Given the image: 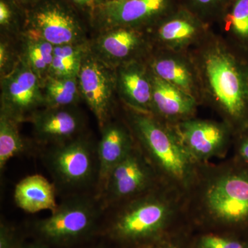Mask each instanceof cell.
<instances>
[{"mask_svg":"<svg viewBox=\"0 0 248 248\" xmlns=\"http://www.w3.org/2000/svg\"><path fill=\"white\" fill-rule=\"evenodd\" d=\"M16 5L11 0H0V26L4 30L14 29L16 23V13L14 6Z\"/></svg>","mask_w":248,"mask_h":248,"instance_id":"f546056e","label":"cell"},{"mask_svg":"<svg viewBox=\"0 0 248 248\" xmlns=\"http://www.w3.org/2000/svg\"><path fill=\"white\" fill-rule=\"evenodd\" d=\"M89 45V42H87L55 46L53 62L48 76L57 78H78L83 58Z\"/></svg>","mask_w":248,"mask_h":248,"instance_id":"7402d4cb","label":"cell"},{"mask_svg":"<svg viewBox=\"0 0 248 248\" xmlns=\"http://www.w3.org/2000/svg\"><path fill=\"white\" fill-rule=\"evenodd\" d=\"M1 91L0 112L19 122L30 120L45 106L42 83L20 55L14 69L1 77Z\"/></svg>","mask_w":248,"mask_h":248,"instance_id":"9c48e42d","label":"cell"},{"mask_svg":"<svg viewBox=\"0 0 248 248\" xmlns=\"http://www.w3.org/2000/svg\"><path fill=\"white\" fill-rule=\"evenodd\" d=\"M45 108L70 107L81 97L77 78L48 76L42 85Z\"/></svg>","mask_w":248,"mask_h":248,"instance_id":"603a6c76","label":"cell"},{"mask_svg":"<svg viewBox=\"0 0 248 248\" xmlns=\"http://www.w3.org/2000/svg\"><path fill=\"white\" fill-rule=\"evenodd\" d=\"M22 38V53L19 55L43 85L53 62L55 46L27 31L23 32Z\"/></svg>","mask_w":248,"mask_h":248,"instance_id":"44dd1931","label":"cell"},{"mask_svg":"<svg viewBox=\"0 0 248 248\" xmlns=\"http://www.w3.org/2000/svg\"><path fill=\"white\" fill-rule=\"evenodd\" d=\"M202 71L207 89L238 132L248 125V58L217 45L205 50Z\"/></svg>","mask_w":248,"mask_h":248,"instance_id":"6da1fadb","label":"cell"},{"mask_svg":"<svg viewBox=\"0 0 248 248\" xmlns=\"http://www.w3.org/2000/svg\"><path fill=\"white\" fill-rule=\"evenodd\" d=\"M206 27V22L179 4L150 28L160 44L178 51L203 35Z\"/></svg>","mask_w":248,"mask_h":248,"instance_id":"4fadbf2b","label":"cell"},{"mask_svg":"<svg viewBox=\"0 0 248 248\" xmlns=\"http://www.w3.org/2000/svg\"><path fill=\"white\" fill-rule=\"evenodd\" d=\"M177 132L194 159H207L217 155L228 138L227 129L208 121L184 120Z\"/></svg>","mask_w":248,"mask_h":248,"instance_id":"2e32d148","label":"cell"},{"mask_svg":"<svg viewBox=\"0 0 248 248\" xmlns=\"http://www.w3.org/2000/svg\"></svg>","mask_w":248,"mask_h":248,"instance_id":"d590c367","label":"cell"},{"mask_svg":"<svg viewBox=\"0 0 248 248\" xmlns=\"http://www.w3.org/2000/svg\"><path fill=\"white\" fill-rule=\"evenodd\" d=\"M151 75L153 115H159L168 120H187L195 110L196 97L160 79L151 71Z\"/></svg>","mask_w":248,"mask_h":248,"instance_id":"ac0fdd59","label":"cell"},{"mask_svg":"<svg viewBox=\"0 0 248 248\" xmlns=\"http://www.w3.org/2000/svg\"><path fill=\"white\" fill-rule=\"evenodd\" d=\"M116 92L132 110L153 115V84L149 67L139 61L116 68Z\"/></svg>","mask_w":248,"mask_h":248,"instance_id":"5bb4252c","label":"cell"},{"mask_svg":"<svg viewBox=\"0 0 248 248\" xmlns=\"http://www.w3.org/2000/svg\"><path fill=\"white\" fill-rule=\"evenodd\" d=\"M149 248H182L176 241L166 239Z\"/></svg>","mask_w":248,"mask_h":248,"instance_id":"d6a6232c","label":"cell"},{"mask_svg":"<svg viewBox=\"0 0 248 248\" xmlns=\"http://www.w3.org/2000/svg\"><path fill=\"white\" fill-rule=\"evenodd\" d=\"M204 204L213 223L248 236V167L236 160L207 187Z\"/></svg>","mask_w":248,"mask_h":248,"instance_id":"277c9868","label":"cell"},{"mask_svg":"<svg viewBox=\"0 0 248 248\" xmlns=\"http://www.w3.org/2000/svg\"><path fill=\"white\" fill-rule=\"evenodd\" d=\"M92 42L91 51L107 66L116 69L125 63L139 61L146 49V40L140 29L118 27L100 31Z\"/></svg>","mask_w":248,"mask_h":248,"instance_id":"8fae6325","label":"cell"},{"mask_svg":"<svg viewBox=\"0 0 248 248\" xmlns=\"http://www.w3.org/2000/svg\"><path fill=\"white\" fill-rule=\"evenodd\" d=\"M25 24V31L53 46L88 42L76 10L64 0H40L27 10Z\"/></svg>","mask_w":248,"mask_h":248,"instance_id":"52a82bcc","label":"cell"},{"mask_svg":"<svg viewBox=\"0 0 248 248\" xmlns=\"http://www.w3.org/2000/svg\"><path fill=\"white\" fill-rule=\"evenodd\" d=\"M102 129L97 153V182L102 192L112 170L130 153L134 146L131 135L122 124L108 122Z\"/></svg>","mask_w":248,"mask_h":248,"instance_id":"e0dca14e","label":"cell"},{"mask_svg":"<svg viewBox=\"0 0 248 248\" xmlns=\"http://www.w3.org/2000/svg\"><path fill=\"white\" fill-rule=\"evenodd\" d=\"M148 67L160 79L196 97L197 76L184 58L165 54L153 59Z\"/></svg>","mask_w":248,"mask_h":248,"instance_id":"ffe728a7","label":"cell"},{"mask_svg":"<svg viewBox=\"0 0 248 248\" xmlns=\"http://www.w3.org/2000/svg\"><path fill=\"white\" fill-rule=\"evenodd\" d=\"M248 236L231 232L220 234L210 233L202 235L195 248H247Z\"/></svg>","mask_w":248,"mask_h":248,"instance_id":"484cf974","label":"cell"},{"mask_svg":"<svg viewBox=\"0 0 248 248\" xmlns=\"http://www.w3.org/2000/svg\"><path fill=\"white\" fill-rule=\"evenodd\" d=\"M55 193V184L41 174H32L18 182L15 187L14 200L16 205L26 213L53 212L58 205Z\"/></svg>","mask_w":248,"mask_h":248,"instance_id":"d6986e66","label":"cell"},{"mask_svg":"<svg viewBox=\"0 0 248 248\" xmlns=\"http://www.w3.org/2000/svg\"><path fill=\"white\" fill-rule=\"evenodd\" d=\"M99 218L94 201L75 196L58 205L50 216L36 221L32 233L36 240L50 247H67L93 236Z\"/></svg>","mask_w":248,"mask_h":248,"instance_id":"5b68a950","label":"cell"},{"mask_svg":"<svg viewBox=\"0 0 248 248\" xmlns=\"http://www.w3.org/2000/svg\"><path fill=\"white\" fill-rule=\"evenodd\" d=\"M177 0H108L91 18L100 31L127 27H151L177 6Z\"/></svg>","mask_w":248,"mask_h":248,"instance_id":"ba28073f","label":"cell"},{"mask_svg":"<svg viewBox=\"0 0 248 248\" xmlns=\"http://www.w3.org/2000/svg\"><path fill=\"white\" fill-rule=\"evenodd\" d=\"M19 8H24L29 10L35 6L40 0H11Z\"/></svg>","mask_w":248,"mask_h":248,"instance_id":"836d02e7","label":"cell"},{"mask_svg":"<svg viewBox=\"0 0 248 248\" xmlns=\"http://www.w3.org/2000/svg\"><path fill=\"white\" fill-rule=\"evenodd\" d=\"M19 58H15L14 51L9 42L1 40L0 44V73L1 77L9 74L17 64Z\"/></svg>","mask_w":248,"mask_h":248,"instance_id":"f1b7e54d","label":"cell"},{"mask_svg":"<svg viewBox=\"0 0 248 248\" xmlns=\"http://www.w3.org/2000/svg\"><path fill=\"white\" fill-rule=\"evenodd\" d=\"M48 169L62 188L79 190L98 175L97 148L84 138L53 145L46 154Z\"/></svg>","mask_w":248,"mask_h":248,"instance_id":"8992f818","label":"cell"},{"mask_svg":"<svg viewBox=\"0 0 248 248\" xmlns=\"http://www.w3.org/2000/svg\"><path fill=\"white\" fill-rule=\"evenodd\" d=\"M232 0H182V6L206 22L209 18L221 19Z\"/></svg>","mask_w":248,"mask_h":248,"instance_id":"4316f807","label":"cell"},{"mask_svg":"<svg viewBox=\"0 0 248 248\" xmlns=\"http://www.w3.org/2000/svg\"><path fill=\"white\" fill-rule=\"evenodd\" d=\"M221 19L227 32L248 56V0H232Z\"/></svg>","mask_w":248,"mask_h":248,"instance_id":"cb8c5ba5","label":"cell"},{"mask_svg":"<svg viewBox=\"0 0 248 248\" xmlns=\"http://www.w3.org/2000/svg\"><path fill=\"white\" fill-rule=\"evenodd\" d=\"M130 122L134 133L158 169L174 182L186 185L192 176L194 159L177 132L165 126L154 115L133 110Z\"/></svg>","mask_w":248,"mask_h":248,"instance_id":"3957f363","label":"cell"},{"mask_svg":"<svg viewBox=\"0 0 248 248\" xmlns=\"http://www.w3.org/2000/svg\"><path fill=\"white\" fill-rule=\"evenodd\" d=\"M24 241L16 228L9 223H0V248H22Z\"/></svg>","mask_w":248,"mask_h":248,"instance_id":"83f0119b","label":"cell"},{"mask_svg":"<svg viewBox=\"0 0 248 248\" xmlns=\"http://www.w3.org/2000/svg\"><path fill=\"white\" fill-rule=\"evenodd\" d=\"M151 182L149 165L134 147L112 170L102 193L107 203L118 202L141 194L148 189Z\"/></svg>","mask_w":248,"mask_h":248,"instance_id":"7c38bea8","label":"cell"},{"mask_svg":"<svg viewBox=\"0 0 248 248\" xmlns=\"http://www.w3.org/2000/svg\"><path fill=\"white\" fill-rule=\"evenodd\" d=\"M22 248H52V247L36 240L33 242L24 243Z\"/></svg>","mask_w":248,"mask_h":248,"instance_id":"e575fe53","label":"cell"},{"mask_svg":"<svg viewBox=\"0 0 248 248\" xmlns=\"http://www.w3.org/2000/svg\"><path fill=\"white\" fill-rule=\"evenodd\" d=\"M238 133L237 160L248 167V125Z\"/></svg>","mask_w":248,"mask_h":248,"instance_id":"1f68e13d","label":"cell"},{"mask_svg":"<svg viewBox=\"0 0 248 248\" xmlns=\"http://www.w3.org/2000/svg\"><path fill=\"white\" fill-rule=\"evenodd\" d=\"M78 80L81 97L94 114L99 127L104 128L108 123L116 92L115 69L97 58L89 45Z\"/></svg>","mask_w":248,"mask_h":248,"instance_id":"30bf717a","label":"cell"},{"mask_svg":"<svg viewBox=\"0 0 248 248\" xmlns=\"http://www.w3.org/2000/svg\"><path fill=\"white\" fill-rule=\"evenodd\" d=\"M20 122L9 115L0 112V169L4 170L6 164L15 156L27 150V143L19 130Z\"/></svg>","mask_w":248,"mask_h":248,"instance_id":"d4e9b609","label":"cell"},{"mask_svg":"<svg viewBox=\"0 0 248 248\" xmlns=\"http://www.w3.org/2000/svg\"><path fill=\"white\" fill-rule=\"evenodd\" d=\"M72 7L87 14L90 18L95 12L98 8L105 4L108 0H64Z\"/></svg>","mask_w":248,"mask_h":248,"instance_id":"4dcf8cb0","label":"cell"},{"mask_svg":"<svg viewBox=\"0 0 248 248\" xmlns=\"http://www.w3.org/2000/svg\"><path fill=\"white\" fill-rule=\"evenodd\" d=\"M170 217L169 204L164 200L144 196L119 212L104 234L122 248H149L167 239Z\"/></svg>","mask_w":248,"mask_h":248,"instance_id":"7a4b0ae2","label":"cell"},{"mask_svg":"<svg viewBox=\"0 0 248 248\" xmlns=\"http://www.w3.org/2000/svg\"><path fill=\"white\" fill-rule=\"evenodd\" d=\"M30 120L39 140L53 145L73 140L83 126L82 117L71 107L45 108Z\"/></svg>","mask_w":248,"mask_h":248,"instance_id":"9a60e30c","label":"cell"}]
</instances>
